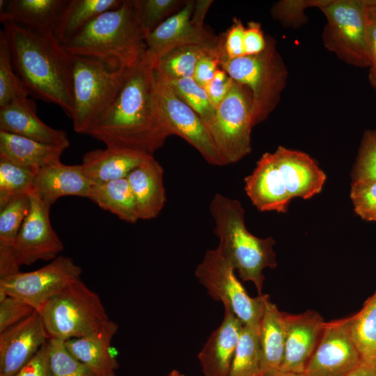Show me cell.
Masks as SVG:
<instances>
[{"label": "cell", "instance_id": "7bdbcfd3", "mask_svg": "<svg viewBox=\"0 0 376 376\" xmlns=\"http://www.w3.org/2000/svg\"><path fill=\"white\" fill-rule=\"evenodd\" d=\"M36 311L27 303L8 296L0 302V333L24 320Z\"/></svg>", "mask_w": 376, "mask_h": 376}, {"label": "cell", "instance_id": "f5cc1de1", "mask_svg": "<svg viewBox=\"0 0 376 376\" xmlns=\"http://www.w3.org/2000/svg\"><path fill=\"white\" fill-rule=\"evenodd\" d=\"M366 7L368 16L376 21V0H366Z\"/></svg>", "mask_w": 376, "mask_h": 376}, {"label": "cell", "instance_id": "7402d4cb", "mask_svg": "<svg viewBox=\"0 0 376 376\" xmlns=\"http://www.w3.org/2000/svg\"><path fill=\"white\" fill-rule=\"evenodd\" d=\"M92 184L82 173L80 164L67 165L58 161L36 171L31 192L52 206L63 196L88 198Z\"/></svg>", "mask_w": 376, "mask_h": 376}, {"label": "cell", "instance_id": "74e56055", "mask_svg": "<svg viewBox=\"0 0 376 376\" xmlns=\"http://www.w3.org/2000/svg\"><path fill=\"white\" fill-rule=\"evenodd\" d=\"M52 376H96L68 350L65 342L49 339L47 342Z\"/></svg>", "mask_w": 376, "mask_h": 376}, {"label": "cell", "instance_id": "9c48e42d", "mask_svg": "<svg viewBox=\"0 0 376 376\" xmlns=\"http://www.w3.org/2000/svg\"><path fill=\"white\" fill-rule=\"evenodd\" d=\"M194 274L208 295L221 302L244 326L260 325L269 295L250 297L233 265L218 247L205 251Z\"/></svg>", "mask_w": 376, "mask_h": 376}, {"label": "cell", "instance_id": "2e32d148", "mask_svg": "<svg viewBox=\"0 0 376 376\" xmlns=\"http://www.w3.org/2000/svg\"><path fill=\"white\" fill-rule=\"evenodd\" d=\"M40 315H31L0 333V376H15L47 342Z\"/></svg>", "mask_w": 376, "mask_h": 376}, {"label": "cell", "instance_id": "f907efd6", "mask_svg": "<svg viewBox=\"0 0 376 376\" xmlns=\"http://www.w3.org/2000/svg\"><path fill=\"white\" fill-rule=\"evenodd\" d=\"M212 2L213 1L211 0L195 1L191 19L197 26L205 28L204 26L205 17Z\"/></svg>", "mask_w": 376, "mask_h": 376}, {"label": "cell", "instance_id": "4fadbf2b", "mask_svg": "<svg viewBox=\"0 0 376 376\" xmlns=\"http://www.w3.org/2000/svg\"><path fill=\"white\" fill-rule=\"evenodd\" d=\"M31 205L14 244L16 260L22 265L56 258L64 246L53 229L49 219L51 206L34 193H29Z\"/></svg>", "mask_w": 376, "mask_h": 376}, {"label": "cell", "instance_id": "484cf974", "mask_svg": "<svg viewBox=\"0 0 376 376\" xmlns=\"http://www.w3.org/2000/svg\"><path fill=\"white\" fill-rule=\"evenodd\" d=\"M261 351V376H272L281 367L285 343L283 313L268 297L259 326Z\"/></svg>", "mask_w": 376, "mask_h": 376}, {"label": "cell", "instance_id": "f6af8a7d", "mask_svg": "<svg viewBox=\"0 0 376 376\" xmlns=\"http://www.w3.org/2000/svg\"><path fill=\"white\" fill-rule=\"evenodd\" d=\"M245 26L240 19L234 18L230 27L223 35L224 56L233 59L245 55Z\"/></svg>", "mask_w": 376, "mask_h": 376}, {"label": "cell", "instance_id": "277c9868", "mask_svg": "<svg viewBox=\"0 0 376 376\" xmlns=\"http://www.w3.org/2000/svg\"><path fill=\"white\" fill-rule=\"evenodd\" d=\"M214 223V232L219 239L217 247L228 258L244 281H251L262 294L265 268H276L272 237L260 238L252 235L244 222V210L240 201L216 194L210 203Z\"/></svg>", "mask_w": 376, "mask_h": 376}, {"label": "cell", "instance_id": "c3c4849f", "mask_svg": "<svg viewBox=\"0 0 376 376\" xmlns=\"http://www.w3.org/2000/svg\"><path fill=\"white\" fill-rule=\"evenodd\" d=\"M233 83V79L228 77V78L224 81L212 79L204 86L208 97L215 109L217 108L227 95Z\"/></svg>", "mask_w": 376, "mask_h": 376}, {"label": "cell", "instance_id": "52a82bcc", "mask_svg": "<svg viewBox=\"0 0 376 376\" xmlns=\"http://www.w3.org/2000/svg\"><path fill=\"white\" fill-rule=\"evenodd\" d=\"M72 56L74 113L71 119L75 132L86 134L113 104L130 69H115L94 58Z\"/></svg>", "mask_w": 376, "mask_h": 376}, {"label": "cell", "instance_id": "f35d334b", "mask_svg": "<svg viewBox=\"0 0 376 376\" xmlns=\"http://www.w3.org/2000/svg\"><path fill=\"white\" fill-rule=\"evenodd\" d=\"M330 0H281L271 8L274 19L287 28L299 29L308 21L306 10L314 7L320 9Z\"/></svg>", "mask_w": 376, "mask_h": 376}, {"label": "cell", "instance_id": "7a4b0ae2", "mask_svg": "<svg viewBox=\"0 0 376 376\" xmlns=\"http://www.w3.org/2000/svg\"><path fill=\"white\" fill-rule=\"evenodd\" d=\"M14 69L29 95L74 113L72 56L53 31L3 22Z\"/></svg>", "mask_w": 376, "mask_h": 376}, {"label": "cell", "instance_id": "1f68e13d", "mask_svg": "<svg viewBox=\"0 0 376 376\" xmlns=\"http://www.w3.org/2000/svg\"><path fill=\"white\" fill-rule=\"evenodd\" d=\"M348 329L361 361H376V291L359 312L348 317Z\"/></svg>", "mask_w": 376, "mask_h": 376}, {"label": "cell", "instance_id": "6f0895ef", "mask_svg": "<svg viewBox=\"0 0 376 376\" xmlns=\"http://www.w3.org/2000/svg\"><path fill=\"white\" fill-rule=\"evenodd\" d=\"M371 221H376V214L373 217Z\"/></svg>", "mask_w": 376, "mask_h": 376}, {"label": "cell", "instance_id": "f546056e", "mask_svg": "<svg viewBox=\"0 0 376 376\" xmlns=\"http://www.w3.org/2000/svg\"><path fill=\"white\" fill-rule=\"evenodd\" d=\"M123 0H70L56 22L54 33L63 45L100 14L118 8Z\"/></svg>", "mask_w": 376, "mask_h": 376}, {"label": "cell", "instance_id": "44dd1931", "mask_svg": "<svg viewBox=\"0 0 376 376\" xmlns=\"http://www.w3.org/2000/svg\"><path fill=\"white\" fill-rule=\"evenodd\" d=\"M244 189L260 211L286 212L291 201L272 153H264L253 172L244 178Z\"/></svg>", "mask_w": 376, "mask_h": 376}, {"label": "cell", "instance_id": "b9f144b4", "mask_svg": "<svg viewBox=\"0 0 376 376\" xmlns=\"http://www.w3.org/2000/svg\"><path fill=\"white\" fill-rule=\"evenodd\" d=\"M350 197L356 214L371 221L376 214V180L352 182Z\"/></svg>", "mask_w": 376, "mask_h": 376}, {"label": "cell", "instance_id": "ee69618b", "mask_svg": "<svg viewBox=\"0 0 376 376\" xmlns=\"http://www.w3.org/2000/svg\"><path fill=\"white\" fill-rule=\"evenodd\" d=\"M224 54L223 36L219 37L217 47L203 55L196 64L193 79L200 86H204L213 79L214 72L220 67Z\"/></svg>", "mask_w": 376, "mask_h": 376}, {"label": "cell", "instance_id": "603a6c76", "mask_svg": "<svg viewBox=\"0 0 376 376\" xmlns=\"http://www.w3.org/2000/svg\"><path fill=\"white\" fill-rule=\"evenodd\" d=\"M163 176L162 166L152 155L127 177L139 219H154L163 210L166 201Z\"/></svg>", "mask_w": 376, "mask_h": 376}, {"label": "cell", "instance_id": "836d02e7", "mask_svg": "<svg viewBox=\"0 0 376 376\" xmlns=\"http://www.w3.org/2000/svg\"><path fill=\"white\" fill-rule=\"evenodd\" d=\"M259 326L243 327L228 376H261Z\"/></svg>", "mask_w": 376, "mask_h": 376}, {"label": "cell", "instance_id": "8fae6325", "mask_svg": "<svg viewBox=\"0 0 376 376\" xmlns=\"http://www.w3.org/2000/svg\"><path fill=\"white\" fill-rule=\"evenodd\" d=\"M154 102L157 116L171 135L195 148L213 166H225L211 135L200 116L175 94L167 79L154 70Z\"/></svg>", "mask_w": 376, "mask_h": 376}, {"label": "cell", "instance_id": "ac0fdd59", "mask_svg": "<svg viewBox=\"0 0 376 376\" xmlns=\"http://www.w3.org/2000/svg\"><path fill=\"white\" fill-rule=\"evenodd\" d=\"M272 155L291 200L309 199L322 191L326 175L308 155L281 146Z\"/></svg>", "mask_w": 376, "mask_h": 376}, {"label": "cell", "instance_id": "7c38bea8", "mask_svg": "<svg viewBox=\"0 0 376 376\" xmlns=\"http://www.w3.org/2000/svg\"><path fill=\"white\" fill-rule=\"evenodd\" d=\"M81 274V267L72 258L61 256L36 270L0 278V290L38 311Z\"/></svg>", "mask_w": 376, "mask_h": 376}, {"label": "cell", "instance_id": "83f0119b", "mask_svg": "<svg viewBox=\"0 0 376 376\" xmlns=\"http://www.w3.org/2000/svg\"><path fill=\"white\" fill-rule=\"evenodd\" d=\"M65 149L0 131V157L36 171L60 161Z\"/></svg>", "mask_w": 376, "mask_h": 376}, {"label": "cell", "instance_id": "8992f818", "mask_svg": "<svg viewBox=\"0 0 376 376\" xmlns=\"http://www.w3.org/2000/svg\"><path fill=\"white\" fill-rule=\"evenodd\" d=\"M265 49L256 55L233 59L221 58L220 68L237 83L247 87L252 97L253 127L265 120L278 105L285 87L288 72L271 36Z\"/></svg>", "mask_w": 376, "mask_h": 376}, {"label": "cell", "instance_id": "ab89813d", "mask_svg": "<svg viewBox=\"0 0 376 376\" xmlns=\"http://www.w3.org/2000/svg\"><path fill=\"white\" fill-rule=\"evenodd\" d=\"M146 36L185 4L183 0H136Z\"/></svg>", "mask_w": 376, "mask_h": 376}, {"label": "cell", "instance_id": "ba28073f", "mask_svg": "<svg viewBox=\"0 0 376 376\" xmlns=\"http://www.w3.org/2000/svg\"><path fill=\"white\" fill-rule=\"evenodd\" d=\"M320 10L327 21L322 33L325 48L349 65L370 68L366 0H330Z\"/></svg>", "mask_w": 376, "mask_h": 376}, {"label": "cell", "instance_id": "db71d44e", "mask_svg": "<svg viewBox=\"0 0 376 376\" xmlns=\"http://www.w3.org/2000/svg\"><path fill=\"white\" fill-rule=\"evenodd\" d=\"M368 80L371 86L376 90V68L370 69Z\"/></svg>", "mask_w": 376, "mask_h": 376}, {"label": "cell", "instance_id": "f1b7e54d", "mask_svg": "<svg viewBox=\"0 0 376 376\" xmlns=\"http://www.w3.org/2000/svg\"><path fill=\"white\" fill-rule=\"evenodd\" d=\"M30 205L29 194H26L0 207V278L20 272L14 253V244Z\"/></svg>", "mask_w": 376, "mask_h": 376}, {"label": "cell", "instance_id": "60d3db41", "mask_svg": "<svg viewBox=\"0 0 376 376\" xmlns=\"http://www.w3.org/2000/svg\"><path fill=\"white\" fill-rule=\"evenodd\" d=\"M352 182L376 180V130L365 132L353 169Z\"/></svg>", "mask_w": 376, "mask_h": 376}, {"label": "cell", "instance_id": "7dc6e473", "mask_svg": "<svg viewBox=\"0 0 376 376\" xmlns=\"http://www.w3.org/2000/svg\"><path fill=\"white\" fill-rule=\"evenodd\" d=\"M47 342L15 376H52L49 364Z\"/></svg>", "mask_w": 376, "mask_h": 376}, {"label": "cell", "instance_id": "11a10c76", "mask_svg": "<svg viewBox=\"0 0 376 376\" xmlns=\"http://www.w3.org/2000/svg\"><path fill=\"white\" fill-rule=\"evenodd\" d=\"M272 376H306V375L304 373H299L279 371L278 373Z\"/></svg>", "mask_w": 376, "mask_h": 376}, {"label": "cell", "instance_id": "9a60e30c", "mask_svg": "<svg viewBox=\"0 0 376 376\" xmlns=\"http://www.w3.org/2000/svg\"><path fill=\"white\" fill-rule=\"evenodd\" d=\"M194 5L195 1H186L179 11L146 36V56L156 63L159 58L178 47L198 45L214 47L217 45L219 37L193 22L191 15Z\"/></svg>", "mask_w": 376, "mask_h": 376}, {"label": "cell", "instance_id": "bcb514c9", "mask_svg": "<svg viewBox=\"0 0 376 376\" xmlns=\"http://www.w3.org/2000/svg\"><path fill=\"white\" fill-rule=\"evenodd\" d=\"M266 45L267 39L261 24L254 21L248 22L244 31L245 55L258 54L265 49Z\"/></svg>", "mask_w": 376, "mask_h": 376}, {"label": "cell", "instance_id": "8d00e7d4", "mask_svg": "<svg viewBox=\"0 0 376 376\" xmlns=\"http://www.w3.org/2000/svg\"><path fill=\"white\" fill-rule=\"evenodd\" d=\"M29 93L16 73L7 40L0 31V107L28 98Z\"/></svg>", "mask_w": 376, "mask_h": 376}, {"label": "cell", "instance_id": "4dcf8cb0", "mask_svg": "<svg viewBox=\"0 0 376 376\" xmlns=\"http://www.w3.org/2000/svg\"><path fill=\"white\" fill-rule=\"evenodd\" d=\"M88 198L124 221L135 224L139 220L127 178L102 183L93 182Z\"/></svg>", "mask_w": 376, "mask_h": 376}, {"label": "cell", "instance_id": "e0dca14e", "mask_svg": "<svg viewBox=\"0 0 376 376\" xmlns=\"http://www.w3.org/2000/svg\"><path fill=\"white\" fill-rule=\"evenodd\" d=\"M285 343L283 363L279 371L304 373L322 334L325 322L315 311L299 314L283 313Z\"/></svg>", "mask_w": 376, "mask_h": 376}, {"label": "cell", "instance_id": "6da1fadb", "mask_svg": "<svg viewBox=\"0 0 376 376\" xmlns=\"http://www.w3.org/2000/svg\"><path fill=\"white\" fill-rule=\"evenodd\" d=\"M155 63L145 56L131 68L113 104L86 134L102 141L106 147L153 155L170 136L155 110Z\"/></svg>", "mask_w": 376, "mask_h": 376}, {"label": "cell", "instance_id": "5b68a950", "mask_svg": "<svg viewBox=\"0 0 376 376\" xmlns=\"http://www.w3.org/2000/svg\"><path fill=\"white\" fill-rule=\"evenodd\" d=\"M37 311L48 339L63 341L95 334L110 320L99 295L81 278L68 283Z\"/></svg>", "mask_w": 376, "mask_h": 376}, {"label": "cell", "instance_id": "4316f807", "mask_svg": "<svg viewBox=\"0 0 376 376\" xmlns=\"http://www.w3.org/2000/svg\"><path fill=\"white\" fill-rule=\"evenodd\" d=\"M68 0L0 1V21L53 31L58 15Z\"/></svg>", "mask_w": 376, "mask_h": 376}, {"label": "cell", "instance_id": "d590c367", "mask_svg": "<svg viewBox=\"0 0 376 376\" xmlns=\"http://www.w3.org/2000/svg\"><path fill=\"white\" fill-rule=\"evenodd\" d=\"M166 79L178 97L200 116L206 127L212 122L216 109L205 88L197 84L193 77Z\"/></svg>", "mask_w": 376, "mask_h": 376}, {"label": "cell", "instance_id": "30bf717a", "mask_svg": "<svg viewBox=\"0 0 376 376\" xmlns=\"http://www.w3.org/2000/svg\"><path fill=\"white\" fill-rule=\"evenodd\" d=\"M251 104L249 89L233 80L227 95L216 109L212 122L207 126L226 165L239 162L251 152Z\"/></svg>", "mask_w": 376, "mask_h": 376}, {"label": "cell", "instance_id": "816d5d0a", "mask_svg": "<svg viewBox=\"0 0 376 376\" xmlns=\"http://www.w3.org/2000/svg\"><path fill=\"white\" fill-rule=\"evenodd\" d=\"M343 376H376V361H363Z\"/></svg>", "mask_w": 376, "mask_h": 376}, {"label": "cell", "instance_id": "ffe728a7", "mask_svg": "<svg viewBox=\"0 0 376 376\" xmlns=\"http://www.w3.org/2000/svg\"><path fill=\"white\" fill-rule=\"evenodd\" d=\"M244 325L227 308L224 318L198 354L204 376H228Z\"/></svg>", "mask_w": 376, "mask_h": 376}, {"label": "cell", "instance_id": "9f6ffc18", "mask_svg": "<svg viewBox=\"0 0 376 376\" xmlns=\"http://www.w3.org/2000/svg\"><path fill=\"white\" fill-rule=\"evenodd\" d=\"M164 376H185V375L179 370L176 369H173Z\"/></svg>", "mask_w": 376, "mask_h": 376}, {"label": "cell", "instance_id": "d6986e66", "mask_svg": "<svg viewBox=\"0 0 376 376\" xmlns=\"http://www.w3.org/2000/svg\"><path fill=\"white\" fill-rule=\"evenodd\" d=\"M0 131L65 148L70 145L65 131L49 127L38 116L36 104L29 97L0 107Z\"/></svg>", "mask_w": 376, "mask_h": 376}, {"label": "cell", "instance_id": "681fc988", "mask_svg": "<svg viewBox=\"0 0 376 376\" xmlns=\"http://www.w3.org/2000/svg\"><path fill=\"white\" fill-rule=\"evenodd\" d=\"M367 37L371 66L370 69L376 68V21L368 15Z\"/></svg>", "mask_w": 376, "mask_h": 376}, {"label": "cell", "instance_id": "e575fe53", "mask_svg": "<svg viewBox=\"0 0 376 376\" xmlns=\"http://www.w3.org/2000/svg\"><path fill=\"white\" fill-rule=\"evenodd\" d=\"M36 171L0 157V207L32 191Z\"/></svg>", "mask_w": 376, "mask_h": 376}, {"label": "cell", "instance_id": "d6a6232c", "mask_svg": "<svg viewBox=\"0 0 376 376\" xmlns=\"http://www.w3.org/2000/svg\"><path fill=\"white\" fill-rule=\"evenodd\" d=\"M216 47L189 45L175 47L159 58L155 68L167 79L193 77L200 58Z\"/></svg>", "mask_w": 376, "mask_h": 376}, {"label": "cell", "instance_id": "d4e9b609", "mask_svg": "<svg viewBox=\"0 0 376 376\" xmlns=\"http://www.w3.org/2000/svg\"><path fill=\"white\" fill-rule=\"evenodd\" d=\"M118 329L110 320L99 332L64 341L68 350L96 376H116L119 364L111 353V343Z\"/></svg>", "mask_w": 376, "mask_h": 376}, {"label": "cell", "instance_id": "cb8c5ba5", "mask_svg": "<svg viewBox=\"0 0 376 376\" xmlns=\"http://www.w3.org/2000/svg\"><path fill=\"white\" fill-rule=\"evenodd\" d=\"M150 156L152 155L141 151L106 147L86 152L80 166L89 180L102 183L126 178Z\"/></svg>", "mask_w": 376, "mask_h": 376}, {"label": "cell", "instance_id": "3957f363", "mask_svg": "<svg viewBox=\"0 0 376 376\" xmlns=\"http://www.w3.org/2000/svg\"><path fill=\"white\" fill-rule=\"evenodd\" d=\"M71 55L94 58L115 69H131L146 52V35L136 0H123L106 11L63 44Z\"/></svg>", "mask_w": 376, "mask_h": 376}, {"label": "cell", "instance_id": "5bb4252c", "mask_svg": "<svg viewBox=\"0 0 376 376\" xmlns=\"http://www.w3.org/2000/svg\"><path fill=\"white\" fill-rule=\"evenodd\" d=\"M361 362L351 338L348 318L325 322L304 370L306 376H343Z\"/></svg>", "mask_w": 376, "mask_h": 376}]
</instances>
